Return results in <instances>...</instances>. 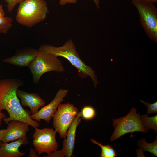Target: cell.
<instances>
[{"mask_svg": "<svg viewBox=\"0 0 157 157\" xmlns=\"http://www.w3.org/2000/svg\"><path fill=\"white\" fill-rule=\"evenodd\" d=\"M23 85V81L19 79H0V111L6 110L9 115L3 121L8 124L10 121L18 120L38 128L39 123L30 118L31 112L23 108L17 97V89Z\"/></svg>", "mask_w": 157, "mask_h": 157, "instance_id": "1", "label": "cell"}, {"mask_svg": "<svg viewBox=\"0 0 157 157\" xmlns=\"http://www.w3.org/2000/svg\"><path fill=\"white\" fill-rule=\"evenodd\" d=\"M49 54L63 57L67 59L78 70L81 78L89 77L92 79L95 88L99 83L95 71L80 58L72 39L66 41L62 46L56 47L52 45L43 44L37 49Z\"/></svg>", "mask_w": 157, "mask_h": 157, "instance_id": "2", "label": "cell"}, {"mask_svg": "<svg viewBox=\"0 0 157 157\" xmlns=\"http://www.w3.org/2000/svg\"><path fill=\"white\" fill-rule=\"evenodd\" d=\"M16 17L19 24L32 27L43 21L49 13L44 0H23L19 3Z\"/></svg>", "mask_w": 157, "mask_h": 157, "instance_id": "3", "label": "cell"}, {"mask_svg": "<svg viewBox=\"0 0 157 157\" xmlns=\"http://www.w3.org/2000/svg\"><path fill=\"white\" fill-rule=\"evenodd\" d=\"M38 50L36 57L28 67L34 84L39 83L40 78L45 73L55 71L62 73L65 71L62 62L58 57Z\"/></svg>", "mask_w": 157, "mask_h": 157, "instance_id": "4", "label": "cell"}, {"mask_svg": "<svg viewBox=\"0 0 157 157\" xmlns=\"http://www.w3.org/2000/svg\"><path fill=\"white\" fill-rule=\"evenodd\" d=\"M137 8L140 23L147 36L157 43V8L154 4L144 0H131Z\"/></svg>", "mask_w": 157, "mask_h": 157, "instance_id": "5", "label": "cell"}, {"mask_svg": "<svg viewBox=\"0 0 157 157\" xmlns=\"http://www.w3.org/2000/svg\"><path fill=\"white\" fill-rule=\"evenodd\" d=\"M115 130L110 137V141H115L122 136L134 132L147 133L141 122L140 115L135 108H132L126 116L118 119H112Z\"/></svg>", "mask_w": 157, "mask_h": 157, "instance_id": "6", "label": "cell"}, {"mask_svg": "<svg viewBox=\"0 0 157 157\" xmlns=\"http://www.w3.org/2000/svg\"><path fill=\"white\" fill-rule=\"evenodd\" d=\"M78 108L69 103L61 104L53 115V125L60 137H66L67 131L78 113Z\"/></svg>", "mask_w": 157, "mask_h": 157, "instance_id": "7", "label": "cell"}, {"mask_svg": "<svg viewBox=\"0 0 157 157\" xmlns=\"http://www.w3.org/2000/svg\"><path fill=\"white\" fill-rule=\"evenodd\" d=\"M35 131L32 137V144L35 149L40 155L43 153L47 154L57 150L58 143L56 140V132L52 128L40 129L34 128Z\"/></svg>", "mask_w": 157, "mask_h": 157, "instance_id": "8", "label": "cell"}, {"mask_svg": "<svg viewBox=\"0 0 157 157\" xmlns=\"http://www.w3.org/2000/svg\"><path fill=\"white\" fill-rule=\"evenodd\" d=\"M6 129L0 130V140L3 143L13 142L26 137L29 125L22 121L13 120L8 124Z\"/></svg>", "mask_w": 157, "mask_h": 157, "instance_id": "9", "label": "cell"}, {"mask_svg": "<svg viewBox=\"0 0 157 157\" xmlns=\"http://www.w3.org/2000/svg\"><path fill=\"white\" fill-rule=\"evenodd\" d=\"M69 90L61 88L57 92L52 101L49 104L41 107L36 113L31 115L30 118L38 122L44 120L49 123L56 112L60 104L64 101V98L67 95Z\"/></svg>", "mask_w": 157, "mask_h": 157, "instance_id": "10", "label": "cell"}, {"mask_svg": "<svg viewBox=\"0 0 157 157\" xmlns=\"http://www.w3.org/2000/svg\"><path fill=\"white\" fill-rule=\"evenodd\" d=\"M38 50L27 47L17 50L15 55L3 59L5 63L20 67H28L36 57Z\"/></svg>", "mask_w": 157, "mask_h": 157, "instance_id": "11", "label": "cell"}, {"mask_svg": "<svg viewBox=\"0 0 157 157\" xmlns=\"http://www.w3.org/2000/svg\"><path fill=\"white\" fill-rule=\"evenodd\" d=\"M81 113L80 111L74 118L67 131L65 138L64 139L62 148L60 151L64 156L71 157L72 155L76 130L81 122Z\"/></svg>", "mask_w": 157, "mask_h": 157, "instance_id": "12", "label": "cell"}, {"mask_svg": "<svg viewBox=\"0 0 157 157\" xmlns=\"http://www.w3.org/2000/svg\"><path fill=\"white\" fill-rule=\"evenodd\" d=\"M17 95L22 106L29 107L31 115L37 113L39 109L44 106L45 101L35 93H29L17 89Z\"/></svg>", "mask_w": 157, "mask_h": 157, "instance_id": "13", "label": "cell"}, {"mask_svg": "<svg viewBox=\"0 0 157 157\" xmlns=\"http://www.w3.org/2000/svg\"><path fill=\"white\" fill-rule=\"evenodd\" d=\"M29 144L27 137L18 139L10 143H2L0 147V157H21L25 154L21 152L19 147L22 145H26Z\"/></svg>", "mask_w": 157, "mask_h": 157, "instance_id": "14", "label": "cell"}, {"mask_svg": "<svg viewBox=\"0 0 157 157\" xmlns=\"http://www.w3.org/2000/svg\"><path fill=\"white\" fill-rule=\"evenodd\" d=\"M140 119L143 126L147 132L150 129L157 132V115L149 117L147 114L140 115Z\"/></svg>", "mask_w": 157, "mask_h": 157, "instance_id": "15", "label": "cell"}, {"mask_svg": "<svg viewBox=\"0 0 157 157\" xmlns=\"http://www.w3.org/2000/svg\"><path fill=\"white\" fill-rule=\"evenodd\" d=\"M137 145L144 151H148L157 156V136L154 141L150 143L147 142L145 139L142 138L138 141Z\"/></svg>", "mask_w": 157, "mask_h": 157, "instance_id": "16", "label": "cell"}, {"mask_svg": "<svg viewBox=\"0 0 157 157\" xmlns=\"http://www.w3.org/2000/svg\"><path fill=\"white\" fill-rule=\"evenodd\" d=\"M90 141L101 147V152L100 154L101 157H115L117 156V154L111 145H103L100 143H99L92 138L90 139Z\"/></svg>", "mask_w": 157, "mask_h": 157, "instance_id": "17", "label": "cell"}, {"mask_svg": "<svg viewBox=\"0 0 157 157\" xmlns=\"http://www.w3.org/2000/svg\"><path fill=\"white\" fill-rule=\"evenodd\" d=\"M13 21L10 17H0V33L6 34L12 27Z\"/></svg>", "mask_w": 157, "mask_h": 157, "instance_id": "18", "label": "cell"}, {"mask_svg": "<svg viewBox=\"0 0 157 157\" xmlns=\"http://www.w3.org/2000/svg\"><path fill=\"white\" fill-rule=\"evenodd\" d=\"M81 112V117L86 120L93 119L96 115V111L92 107L86 106L84 107Z\"/></svg>", "mask_w": 157, "mask_h": 157, "instance_id": "19", "label": "cell"}, {"mask_svg": "<svg viewBox=\"0 0 157 157\" xmlns=\"http://www.w3.org/2000/svg\"><path fill=\"white\" fill-rule=\"evenodd\" d=\"M140 101L146 106L147 108V114L149 115L151 113H157V101L154 103L150 104L142 100H140Z\"/></svg>", "mask_w": 157, "mask_h": 157, "instance_id": "20", "label": "cell"}, {"mask_svg": "<svg viewBox=\"0 0 157 157\" xmlns=\"http://www.w3.org/2000/svg\"><path fill=\"white\" fill-rule=\"evenodd\" d=\"M23 0H4L7 3L8 10L11 12L17 3H19Z\"/></svg>", "mask_w": 157, "mask_h": 157, "instance_id": "21", "label": "cell"}, {"mask_svg": "<svg viewBox=\"0 0 157 157\" xmlns=\"http://www.w3.org/2000/svg\"><path fill=\"white\" fill-rule=\"evenodd\" d=\"M43 157H64L63 155L61 152L60 150H56L51 152L47 155H44Z\"/></svg>", "mask_w": 157, "mask_h": 157, "instance_id": "22", "label": "cell"}, {"mask_svg": "<svg viewBox=\"0 0 157 157\" xmlns=\"http://www.w3.org/2000/svg\"><path fill=\"white\" fill-rule=\"evenodd\" d=\"M39 155L37 152L33 147L30 148L29 150V152L27 156V157H38Z\"/></svg>", "mask_w": 157, "mask_h": 157, "instance_id": "23", "label": "cell"}, {"mask_svg": "<svg viewBox=\"0 0 157 157\" xmlns=\"http://www.w3.org/2000/svg\"><path fill=\"white\" fill-rule=\"evenodd\" d=\"M77 2V0H60L59 3L60 5L63 6L67 3L76 4Z\"/></svg>", "mask_w": 157, "mask_h": 157, "instance_id": "24", "label": "cell"}, {"mask_svg": "<svg viewBox=\"0 0 157 157\" xmlns=\"http://www.w3.org/2000/svg\"><path fill=\"white\" fill-rule=\"evenodd\" d=\"M6 117V116L5 114L0 111V126L2 124V122L3 119Z\"/></svg>", "mask_w": 157, "mask_h": 157, "instance_id": "25", "label": "cell"}, {"mask_svg": "<svg viewBox=\"0 0 157 157\" xmlns=\"http://www.w3.org/2000/svg\"><path fill=\"white\" fill-rule=\"evenodd\" d=\"M5 16L4 12L3 9V6L0 4V17Z\"/></svg>", "mask_w": 157, "mask_h": 157, "instance_id": "26", "label": "cell"}, {"mask_svg": "<svg viewBox=\"0 0 157 157\" xmlns=\"http://www.w3.org/2000/svg\"><path fill=\"white\" fill-rule=\"evenodd\" d=\"M95 3L97 8L98 9L99 8V0H93Z\"/></svg>", "mask_w": 157, "mask_h": 157, "instance_id": "27", "label": "cell"}, {"mask_svg": "<svg viewBox=\"0 0 157 157\" xmlns=\"http://www.w3.org/2000/svg\"><path fill=\"white\" fill-rule=\"evenodd\" d=\"M151 2L153 4L157 3V0H144Z\"/></svg>", "mask_w": 157, "mask_h": 157, "instance_id": "28", "label": "cell"}, {"mask_svg": "<svg viewBox=\"0 0 157 157\" xmlns=\"http://www.w3.org/2000/svg\"><path fill=\"white\" fill-rule=\"evenodd\" d=\"M2 143L3 142H2V141L0 140V147L1 145L2 144Z\"/></svg>", "mask_w": 157, "mask_h": 157, "instance_id": "29", "label": "cell"}]
</instances>
